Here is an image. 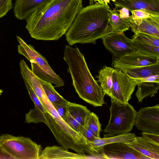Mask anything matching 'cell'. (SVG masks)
Here are the masks:
<instances>
[{
	"instance_id": "obj_31",
	"label": "cell",
	"mask_w": 159,
	"mask_h": 159,
	"mask_svg": "<svg viewBox=\"0 0 159 159\" xmlns=\"http://www.w3.org/2000/svg\"><path fill=\"white\" fill-rule=\"evenodd\" d=\"M13 7L12 0H0V18Z\"/></svg>"
},
{
	"instance_id": "obj_1",
	"label": "cell",
	"mask_w": 159,
	"mask_h": 159,
	"mask_svg": "<svg viewBox=\"0 0 159 159\" xmlns=\"http://www.w3.org/2000/svg\"><path fill=\"white\" fill-rule=\"evenodd\" d=\"M83 7L82 0H48L25 19V28L35 39L57 40Z\"/></svg>"
},
{
	"instance_id": "obj_17",
	"label": "cell",
	"mask_w": 159,
	"mask_h": 159,
	"mask_svg": "<svg viewBox=\"0 0 159 159\" xmlns=\"http://www.w3.org/2000/svg\"><path fill=\"white\" fill-rule=\"evenodd\" d=\"M128 143L149 159H159V144L143 136H136Z\"/></svg>"
},
{
	"instance_id": "obj_38",
	"label": "cell",
	"mask_w": 159,
	"mask_h": 159,
	"mask_svg": "<svg viewBox=\"0 0 159 159\" xmlns=\"http://www.w3.org/2000/svg\"><path fill=\"white\" fill-rule=\"evenodd\" d=\"M89 5L94 4L98 2L101 4H105L104 0H89Z\"/></svg>"
},
{
	"instance_id": "obj_13",
	"label": "cell",
	"mask_w": 159,
	"mask_h": 159,
	"mask_svg": "<svg viewBox=\"0 0 159 159\" xmlns=\"http://www.w3.org/2000/svg\"><path fill=\"white\" fill-rule=\"evenodd\" d=\"M90 112L86 106L69 102L64 120L72 128L82 134L86 118Z\"/></svg>"
},
{
	"instance_id": "obj_8",
	"label": "cell",
	"mask_w": 159,
	"mask_h": 159,
	"mask_svg": "<svg viewBox=\"0 0 159 159\" xmlns=\"http://www.w3.org/2000/svg\"><path fill=\"white\" fill-rule=\"evenodd\" d=\"M113 85L111 98L123 103L130 99L137 83L133 79L117 68L113 73Z\"/></svg>"
},
{
	"instance_id": "obj_28",
	"label": "cell",
	"mask_w": 159,
	"mask_h": 159,
	"mask_svg": "<svg viewBox=\"0 0 159 159\" xmlns=\"http://www.w3.org/2000/svg\"><path fill=\"white\" fill-rule=\"evenodd\" d=\"M132 42L137 50L140 52L148 55L159 57V47L142 43L132 39Z\"/></svg>"
},
{
	"instance_id": "obj_40",
	"label": "cell",
	"mask_w": 159,
	"mask_h": 159,
	"mask_svg": "<svg viewBox=\"0 0 159 159\" xmlns=\"http://www.w3.org/2000/svg\"><path fill=\"white\" fill-rule=\"evenodd\" d=\"M3 91L1 89H0V96L2 94V93Z\"/></svg>"
},
{
	"instance_id": "obj_33",
	"label": "cell",
	"mask_w": 159,
	"mask_h": 159,
	"mask_svg": "<svg viewBox=\"0 0 159 159\" xmlns=\"http://www.w3.org/2000/svg\"><path fill=\"white\" fill-rule=\"evenodd\" d=\"M52 104L60 116L63 120H64L67 104L59 103H54Z\"/></svg>"
},
{
	"instance_id": "obj_27",
	"label": "cell",
	"mask_w": 159,
	"mask_h": 159,
	"mask_svg": "<svg viewBox=\"0 0 159 159\" xmlns=\"http://www.w3.org/2000/svg\"><path fill=\"white\" fill-rule=\"evenodd\" d=\"M85 126L93 130L99 137H100L101 125L96 114L90 112L86 118Z\"/></svg>"
},
{
	"instance_id": "obj_12",
	"label": "cell",
	"mask_w": 159,
	"mask_h": 159,
	"mask_svg": "<svg viewBox=\"0 0 159 159\" xmlns=\"http://www.w3.org/2000/svg\"><path fill=\"white\" fill-rule=\"evenodd\" d=\"M101 151L104 159H149L125 142L106 144L102 147Z\"/></svg>"
},
{
	"instance_id": "obj_7",
	"label": "cell",
	"mask_w": 159,
	"mask_h": 159,
	"mask_svg": "<svg viewBox=\"0 0 159 159\" xmlns=\"http://www.w3.org/2000/svg\"><path fill=\"white\" fill-rule=\"evenodd\" d=\"M19 54L25 57L31 63V70L38 78L54 84L57 87L64 85L63 80L52 69L47 59L33 46L25 43L18 46Z\"/></svg>"
},
{
	"instance_id": "obj_14",
	"label": "cell",
	"mask_w": 159,
	"mask_h": 159,
	"mask_svg": "<svg viewBox=\"0 0 159 159\" xmlns=\"http://www.w3.org/2000/svg\"><path fill=\"white\" fill-rule=\"evenodd\" d=\"M107 134L103 138L97 137L89 144L91 156L95 158L104 159L101 150L105 145L119 142L129 143L133 141L136 136L134 133H128L115 135Z\"/></svg>"
},
{
	"instance_id": "obj_16",
	"label": "cell",
	"mask_w": 159,
	"mask_h": 159,
	"mask_svg": "<svg viewBox=\"0 0 159 159\" xmlns=\"http://www.w3.org/2000/svg\"><path fill=\"white\" fill-rule=\"evenodd\" d=\"M115 10L125 7L130 11L143 10L159 16V0H111Z\"/></svg>"
},
{
	"instance_id": "obj_39",
	"label": "cell",
	"mask_w": 159,
	"mask_h": 159,
	"mask_svg": "<svg viewBox=\"0 0 159 159\" xmlns=\"http://www.w3.org/2000/svg\"><path fill=\"white\" fill-rule=\"evenodd\" d=\"M110 0H104L105 4L106 5H108V3H110Z\"/></svg>"
},
{
	"instance_id": "obj_2",
	"label": "cell",
	"mask_w": 159,
	"mask_h": 159,
	"mask_svg": "<svg viewBox=\"0 0 159 159\" xmlns=\"http://www.w3.org/2000/svg\"><path fill=\"white\" fill-rule=\"evenodd\" d=\"M111 9L98 2L83 7L65 34L69 45L95 44L97 39L114 32L109 23Z\"/></svg>"
},
{
	"instance_id": "obj_18",
	"label": "cell",
	"mask_w": 159,
	"mask_h": 159,
	"mask_svg": "<svg viewBox=\"0 0 159 159\" xmlns=\"http://www.w3.org/2000/svg\"><path fill=\"white\" fill-rule=\"evenodd\" d=\"M87 156L70 152L62 146L56 145L46 147L42 150L39 159L87 158Z\"/></svg>"
},
{
	"instance_id": "obj_19",
	"label": "cell",
	"mask_w": 159,
	"mask_h": 159,
	"mask_svg": "<svg viewBox=\"0 0 159 159\" xmlns=\"http://www.w3.org/2000/svg\"><path fill=\"white\" fill-rule=\"evenodd\" d=\"M48 0H16L14 7L16 17L22 20L25 19Z\"/></svg>"
},
{
	"instance_id": "obj_24",
	"label": "cell",
	"mask_w": 159,
	"mask_h": 159,
	"mask_svg": "<svg viewBox=\"0 0 159 159\" xmlns=\"http://www.w3.org/2000/svg\"><path fill=\"white\" fill-rule=\"evenodd\" d=\"M38 79L43 88L45 94L52 104L59 103L67 104L69 102L55 90L52 83L39 78Z\"/></svg>"
},
{
	"instance_id": "obj_22",
	"label": "cell",
	"mask_w": 159,
	"mask_h": 159,
	"mask_svg": "<svg viewBox=\"0 0 159 159\" xmlns=\"http://www.w3.org/2000/svg\"><path fill=\"white\" fill-rule=\"evenodd\" d=\"M135 95L139 102H142L144 98L150 96L154 97L159 88V83L143 82L137 83Z\"/></svg>"
},
{
	"instance_id": "obj_26",
	"label": "cell",
	"mask_w": 159,
	"mask_h": 159,
	"mask_svg": "<svg viewBox=\"0 0 159 159\" xmlns=\"http://www.w3.org/2000/svg\"><path fill=\"white\" fill-rule=\"evenodd\" d=\"M132 39L142 43L159 47V38L149 35L134 33Z\"/></svg>"
},
{
	"instance_id": "obj_32",
	"label": "cell",
	"mask_w": 159,
	"mask_h": 159,
	"mask_svg": "<svg viewBox=\"0 0 159 159\" xmlns=\"http://www.w3.org/2000/svg\"><path fill=\"white\" fill-rule=\"evenodd\" d=\"M82 135L86 138L89 143L97 137H99L92 130L85 126L82 132Z\"/></svg>"
},
{
	"instance_id": "obj_34",
	"label": "cell",
	"mask_w": 159,
	"mask_h": 159,
	"mask_svg": "<svg viewBox=\"0 0 159 159\" xmlns=\"http://www.w3.org/2000/svg\"><path fill=\"white\" fill-rule=\"evenodd\" d=\"M133 79L137 84L143 82L159 83V74L152 75L144 78Z\"/></svg>"
},
{
	"instance_id": "obj_9",
	"label": "cell",
	"mask_w": 159,
	"mask_h": 159,
	"mask_svg": "<svg viewBox=\"0 0 159 159\" xmlns=\"http://www.w3.org/2000/svg\"><path fill=\"white\" fill-rule=\"evenodd\" d=\"M101 39L106 49L116 58L137 51L132 43V39L126 37L124 33L113 32Z\"/></svg>"
},
{
	"instance_id": "obj_23",
	"label": "cell",
	"mask_w": 159,
	"mask_h": 159,
	"mask_svg": "<svg viewBox=\"0 0 159 159\" xmlns=\"http://www.w3.org/2000/svg\"><path fill=\"white\" fill-rule=\"evenodd\" d=\"M109 23L114 32L124 33L129 30V26L127 19L120 17L116 10H109Z\"/></svg>"
},
{
	"instance_id": "obj_3",
	"label": "cell",
	"mask_w": 159,
	"mask_h": 159,
	"mask_svg": "<svg viewBox=\"0 0 159 159\" xmlns=\"http://www.w3.org/2000/svg\"><path fill=\"white\" fill-rule=\"evenodd\" d=\"M63 58L67 65L72 85L79 97L95 107L102 106L104 103L105 95L92 75L84 55L79 48L66 45Z\"/></svg>"
},
{
	"instance_id": "obj_6",
	"label": "cell",
	"mask_w": 159,
	"mask_h": 159,
	"mask_svg": "<svg viewBox=\"0 0 159 159\" xmlns=\"http://www.w3.org/2000/svg\"><path fill=\"white\" fill-rule=\"evenodd\" d=\"M0 145L13 159H39L43 150L30 138L8 134L0 136Z\"/></svg>"
},
{
	"instance_id": "obj_37",
	"label": "cell",
	"mask_w": 159,
	"mask_h": 159,
	"mask_svg": "<svg viewBox=\"0 0 159 159\" xmlns=\"http://www.w3.org/2000/svg\"><path fill=\"white\" fill-rule=\"evenodd\" d=\"M0 159H13L0 145Z\"/></svg>"
},
{
	"instance_id": "obj_10",
	"label": "cell",
	"mask_w": 159,
	"mask_h": 159,
	"mask_svg": "<svg viewBox=\"0 0 159 159\" xmlns=\"http://www.w3.org/2000/svg\"><path fill=\"white\" fill-rule=\"evenodd\" d=\"M134 125L142 132L159 135V105L142 108L136 112Z\"/></svg>"
},
{
	"instance_id": "obj_4",
	"label": "cell",
	"mask_w": 159,
	"mask_h": 159,
	"mask_svg": "<svg viewBox=\"0 0 159 159\" xmlns=\"http://www.w3.org/2000/svg\"><path fill=\"white\" fill-rule=\"evenodd\" d=\"M47 111L44 112L45 124L58 143L68 150L71 149L77 153L90 155L89 143L81 134L72 128L58 115L46 96L40 100Z\"/></svg>"
},
{
	"instance_id": "obj_36",
	"label": "cell",
	"mask_w": 159,
	"mask_h": 159,
	"mask_svg": "<svg viewBox=\"0 0 159 159\" xmlns=\"http://www.w3.org/2000/svg\"><path fill=\"white\" fill-rule=\"evenodd\" d=\"M119 12L120 17L125 19H127L129 16V11L127 8L123 7L120 10H116Z\"/></svg>"
},
{
	"instance_id": "obj_30",
	"label": "cell",
	"mask_w": 159,
	"mask_h": 159,
	"mask_svg": "<svg viewBox=\"0 0 159 159\" xmlns=\"http://www.w3.org/2000/svg\"><path fill=\"white\" fill-rule=\"evenodd\" d=\"M130 11L132 14L130 16L133 19H142L154 16H159L143 10H135Z\"/></svg>"
},
{
	"instance_id": "obj_21",
	"label": "cell",
	"mask_w": 159,
	"mask_h": 159,
	"mask_svg": "<svg viewBox=\"0 0 159 159\" xmlns=\"http://www.w3.org/2000/svg\"><path fill=\"white\" fill-rule=\"evenodd\" d=\"M120 70L132 79H140L152 75L159 74V63Z\"/></svg>"
},
{
	"instance_id": "obj_20",
	"label": "cell",
	"mask_w": 159,
	"mask_h": 159,
	"mask_svg": "<svg viewBox=\"0 0 159 159\" xmlns=\"http://www.w3.org/2000/svg\"><path fill=\"white\" fill-rule=\"evenodd\" d=\"M114 68L105 66L99 71L96 77L104 95L112 97L113 85V73Z\"/></svg>"
},
{
	"instance_id": "obj_25",
	"label": "cell",
	"mask_w": 159,
	"mask_h": 159,
	"mask_svg": "<svg viewBox=\"0 0 159 159\" xmlns=\"http://www.w3.org/2000/svg\"><path fill=\"white\" fill-rule=\"evenodd\" d=\"M44 112L37 106L34 105V108L30 109L28 113L25 114V122L35 124L43 122L45 123V118Z\"/></svg>"
},
{
	"instance_id": "obj_5",
	"label": "cell",
	"mask_w": 159,
	"mask_h": 159,
	"mask_svg": "<svg viewBox=\"0 0 159 159\" xmlns=\"http://www.w3.org/2000/svg\"><path fill=\"white\" fill-rule=\"evenodd\" d=\"M109 120L103 131L115 135L130 132L134 125L136 111L133 106L111 98Z\"/></svg>"
},
{
	"instance_id": "obj_29",
	"label": "cell",
	"mask_w": 159,
	"mask_h": 159,
	"mask_svg": "<svg viewBox=\"0 0 159 159\" xmlns=\"http://www.w3.org/2000/svg\"><path fill=\"white\" fill-rule=\"evenodd\" d=\"M24 82L30 97L33 101L34 105L37 106L43 111H47L46 110L43 105L39 98L36 95L31 87L24 80Z\"/></svg>"
},
{
	"instance_id": "obj_15",
	"label": "cell",
	"mask_w": 159,
	"mask_h": 159,
	"mask_svg": "<svg viewBox=\"0 0 159 159\" xmlns=\"http://www.w3.org/2000/svg\"><path fill=\"white\" fill-rule=\"evenodd\" d=\"M127 20L134 33L145 34L159 38V16L133 19L130 16Z\"/></svg>"
},
{
	"instance_id": "obj_11",
	"label": "cell",
	"mask_w": 159,
	"mask_h": 159,
	"mask_svg": "<svg viewBox=\"0 0 159 159\" xmlns=\"http://www.w3.org/2000/svg\"><path fill=\"white\" fill-rule=\"evenodd\" d=\"M158 63H159V57L144 54L137 50L120 58L113 57L112 66L121 70Z\"/></svg>"
},
{
	"instance_id": "obj_35",
	"label": "cell",
	"mask_w": 159,
	"mask_h": 159,
	"mask_svg": "<svg viewBox=\"0 0 159 159\" xmlns=\"http://www.w3.org/2000/svg\"><path fill=\"white\" fill-rule=\"evenodd\" d=\"M142 135L143 137L147 138L155 143L159 144V135L142 132Z\"/></svg>"
}]
</instances>
